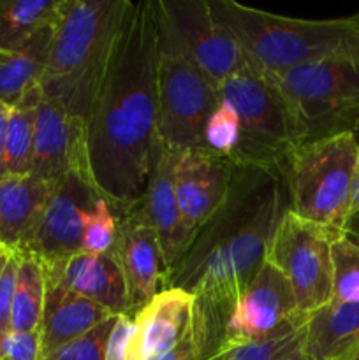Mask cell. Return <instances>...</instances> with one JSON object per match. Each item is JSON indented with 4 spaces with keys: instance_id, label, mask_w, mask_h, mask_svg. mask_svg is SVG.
Returning a JSON list of instances; mask_svg holds the SVG:
<instances>
[{
    "instance_id": "6da1fadb",
    "label": "cell",
    "mask_w": 359,
    "mask_h": 360,
    "mask_svg": "<svg viewBox=\"0 0 359 360\" xmlns=\"http://www.w3.org/2000/svg\"><path fill=\"white\" fill-rule=\"evenodd\" d=\"M153 0H130L84 130L88 174L116 218L143 200L158 141Z\"/></svg>"
},
{
    "instance_id": "7a4b0ae2",
    "label": "cell",
    "mask_w": 359,
    "mask_h": 360,
    "mask_svg": "<svg viewBox=\"0 0 359 360\" xmlns=\"http://www.w3.org/2000/svg\"><path fill=\"white\" fill-rule=\"evenodd\" d=\"M289 195L280 171L234 164L227 195L165 280L199 299L217 329L266 260Z\"/></svg>"
},
{
    "instance_id": "3957f363",
    "label": "cell",
    "mask_w": 359,
    "mask_h": 360,
    "mask_svg": "<svg viewBox=\"0 0 359 360\" xmlns=\"http://www.w3.org/2000/svg\"><path fill=\"white\" fill-rule=\"evenodd\" d=\"M130 0H62L39 90L87 123Z\"/></svg>"
},
{
    "instance_id": "277c9868",
    "label": "cell",
    "mask_w": 359,
    "mask_h": 360,
    "mask_svg": "<svg viewBox=\"0 0 359 360\" xmlns=\"http://www.w3.org/2000/svg\"><path fill=\"white\" fill-rule=\"evenodd\" d=\"M215 16L241 48L245 62L267 77L320 60L359 58V25L352 18L301 20L210 0Z\"/></svg>"
},
{
    "instance_id": "5b68a950",
    "label": "cell",
    "mask_w": 359,
    "mask_h": 360,
    "mask_svg": "<svg viewBox=\"0 0 359 360\" xmlns=\"http://www.w3.org/2000/svg\"><path fill=\"white\" fill-rule=\"evenodd\" d=\"M358 153L354 132L298 144L284 169L289 210L303 220L344 232Z\"/></svg>"
},
{
    "instance_id": "8992f818",
    "label": "cell",
    "mask_w": 359,
    "mask_h": 360,
    "mask_svg": "<svg viewBox=\"0 0 359 360\" xmlns=\"http://www.w3.org/2000/svg\"><path fill=\"white\" fill-rule=\"evenodd\" d=\"M271 79L287 105L298 144L354 132L359 122V58L320 60Z\"/></svg>"
},
{
    "instance_id": "52a82bcc",
    "label": "cell",
    "mask_w": 359,
    "mask_h": 360,
    "mask_svg": "<svg viewBox=\"0 0 359 360\" xmlns=\"http://www.w3.org/2000/svg\"><path fill=\"white\" fill-rule=\"evenodd\" d=\"M218 97L236 109L241 137L231 160L238 165L280 171L298 146L287 105L271 77L248 63L218 84Z\"/></svg>"
},
{
    "instance_id": "ba28073f",
    "label": "cell",
    "mask_w": 359,
    "mask_h": 360,
    "mask_svg": "<svg viewBox=\"0 0 359 360\" xmlns=\"http://www.w3.org/2000/svg\"><path fill=\"white\" fill-rule=\"evenodd\" d=\"M153 13L158 51L189 60L217 88L246 63L210 0H153Z\"/></svg>"
},
{
    "instance_id": "9c48e42d",
    "label": "cell",
    "mask_w": 359,
    "mask_h": 360,
    "mask_svg": "<svg viewBox=\"0 0 359 360\" xmlns=\"http://www.w3.org/2000/svg\"><path fill=\"white\" fill-rule=\"evenodd\" d=\"M137 360H203L220 347L222 333L211 323L199 299L168 287L134 315Z\"/></svg>"
},
{
    "instance_id": "30bf717a",
    "label": "cell",
    "mask_w": 359,
    "mask_h": 360,
    "mask_svg": "<svg viewBox=\"0 0 359 360\" xmlns=\"http://www.w3.org/2000/svg\"><path fill=\"white\" fill-rule=\"evenodd\" d=\"M341 232L306 221L291 210L282 217L266 262L271 264L291 285L298 311H317L333 299L331 245Z\"/></svg>"
},
{
    "instance_id": "8fae6325",
    "label": "cell",
    "mask_w": 359,
    "mask_h": 360,
    "mask_svg": "<svg viewBox=\"0 0 359 360\" xmlns=\"http://www.w3.org/2000/svg\"><path fill=\"white\" fill-rule=\"evenodd\" d=\"M218 102L217 86L194 63L158 51V141L172 153L206 150L204 129Z\"/></svg>"
},
{
    "instance_id": "7c38bea8",
    "label": "cell",
    "mask_w": 359,
    "mask_h": 360,
    "mask_svg": "<svg viewBox=\"0 0 359 360\" xmlns=\"http://www.w3.org/2000/svg\"><path fill=\"white\" fill-rule=\"evenodd\" d=\"M101 197L92 183L88 167L73 169L53 183L39 224L23 250L44 269H53L83 252L84 218Z\"/></svg>"
},
{
    "instance_id": "4fadbf2b",
    "label": "cell",
    "mask_w": 359,
    "mask_h": 360,
    "mask_svg": "<svg viewBox=\"0 0 359 360\" xmlns=\"http://www.w3.org/2000/svg\"><path fill=\"white\" fill-rule=\"evenodd\" d=\"M303 316L296 306L291 285L264 260L259 273L241 292L224 323L222 347L259 343L284 333Z\"/></svg>"
},
{
    "instance_id": "5bb4252c",
    "label": "cell",
    "mask_w": 359,
    "mask_h": 360,
    "mask_svg": "<svg viewBox=\"0 0 359 360\" xmlns=\"http://www.w3.org/2000/svg\"><path fill=\"white\" fill-rule=\"evenodd\" d=\"M123 217H130L155 232L164 259L165 280H168L169 274L185 257L196 234L185 224L180 211L175 186H172L171 155L160 141H157L155 146L150 181L143 200L137 204L136 210Z\"/></svg>"
},
{
    "instance_id": "9a60e30c",
    "label": "cell",
    "mask_w": 359,
    "mask_h": 360,
    "mask_svg": "<svg viewBox=\"0 0 359 360\" xmlns=\"http://www.w3.org/2000/svg\"><path fill=\"white\" fill-rule=\"evenodd\" d=\"M169 155L180 211L196 234L225 200L234 162L210 150L169 151Z\"/></svg>"
},
{
    "instance_id": "2e32d148",
    "label": "cell",
    "mask_w": 359,
    "mask_h": 360,
    "mask_svg": "<svg viewBox=\"0 0 359 360\" xmlns=\"http://www.w3.org/2000/svg\"><path fill=\"white\" fill-rule=\"evenodd\" d=\"M84 130L87 123L41 94L35 111L30 174L41 181L55 183L73 169L88 167Z\"/></svg>"
},
{
    "instance_id": "e0dca14e",
    "label": "cell",
    "mask_w": 359,
    "mask_h": 360,
    "mask_svg": "<svg viewBox=\"0 0 359 360\" xmlns=\"http://www.w3.org/2000/svg\"><path fill=\"white\" fill-rule=\"evenodd\" d=\"M113 255L125 283L129 315L134 316L165 288V266L157 236L130 217H120Z\"/></svg>"
},
{
    "instance_id": "ac0fdd59",
    "label": "cell",
    "mask_w": 359,
    "mask_h": 360,
    "mask_svg": "<svg viewBox=\"0 0 359 360\" xmlns=\"http://www.w3.org/2000/svg\"><path fill=\"white\" fill-rule=\"evenodd\" d=\"M46 285L88 299L111 315H129L123 276L115 255L80 252L53 269H44Z\"/></svg>"
},
{
    "instance_id": "d6986e66",
    "label": "cell",
    "mask_w": 359,
    "mask_h": 360,
    "mask_svg": "<svg viewBox=\"0 0 359 360\" xmlns=\"http://www.w3.org/2000/svg\"><path fill=\"white\" fill-rule=\"evenodd\" d=\"M53 183L32 174L0 178V245L21 252L35 231Z\"/></svg>"
},
{
    "instance_id": "ffe728a7",
    "label": "cell",
    "mask_w": 359,
    "mask_h": 360,
    "mask_svg": "<svg viewBox=\"0 0 359 360\" xmlns=\"http://www.w3.org/2000/svg\"><path fill=\"white\" fill-rule=\"evenodd\" d=\"M108 309L70 292L46 285V306L41 326L42 359L62 345L90 333L92 329L111 319Z\"/></svg>"
},
{
    "instance_id": "44dd1931",
    "label": "cell",
    "mask_w": 359,
    "mask_h": 360,
    "mask_svg": "<svg viewBox=\"0 0 359 360\" xmlns=\"http://www.w3.org/2000/svg\"><path fill=\"white\" fill-rule=\"evenodd\" d=\"M358 341L359 301H331L308 315L301 352L308 360H340Z\"/></svg>"
},
{
    "instance_id": "7402d4cb",
    "label": "cell",
    "mask_w": 359,
    "mask_h": 360,
    "mask_svg": "<svg viewBox=\"0 0 359 360\" xmlns=\"http://www.w3.org/2000/svg\"><path fill=\"white\" fill-rule=\"evenodd\" d=\"M53 27L39 34L21 49H0V102L14 105L21 97L39 86Z\"/></svg>"
},
{
    "instance_id": "603a6c76",
    "label": "cell",
    "mask_w": 359,
    "mask_h": 360,
    "mask_svg": "<svg viewBox=\"0 0 359 360\" xmlns=\"http://www.w3.org/2000/svg\"><path fill=\"white\" fill-rule=\"evenodd\" d=\"M62 0H0V49H21L51 28Z\"/></svg>"
},
{
    "instance_id": "cb8c5ba5",
    "label": "cell",
    "mask_w": 359,
    "mask_h": 360,
    "mask_svg": "<svg viewBox=\"0 0 359 360\" xmlns=\"http://www.w3.org/2000/svg\"><path fill=\"white\" fill-rule=\"evenodd\" d=\"M46 306L44 267L30 255L18 253L16 283L11 311V330L37 333L41 330Z\"/></svg>"
},
{
    "instance_id": "d4e9b609",
    "label": "cell",
    "mask_w": 359,
    "mask_h": 360,
    "mask_svg": "<svg viewBox=\"0 0 359 360\" xmlns=\"http://www.w3.org/2000/svg\"><path fill=\"white\" fill-rule=\"evenodd\" d=\"M41 90L35 86L14 105H11L7 122L6 151H4V171L6 176H27L32 169L34 150V125Z\"/></svg>"
},
{
    "instance_id": "484cf974",
    "label": "cell",
    "mask_w": 359,
    "mask_h": 360,
    "mask_svg": "<svg viewBox=\"0 0 359 360\" xmlns=\"http://www.w3.org/2000/svg\"><path fill=\"white\" fill-rule=\"evenodd\" d=\"M308 315L299 316L284 333L259 343L243 345V347H222L218 360H291L299 354L305 340V327Z\"/></svg>"
},
{
    "instance_id": "4316f807",
    "label": "cell",
    "mask_w": 359,
    "mask_h": 360,
    "mask_svg": "<svg viewBox=\"0 0 359 360\" xmlns=\"http://www.w3.org/2000/svg\"><path fill=\"white\" fill-rule=\"evenodd\" d=\"M333 264V302L359 301V241L345 232L331 245Z\"/></svg>"
},
{
    "instance_id": "83f0119b",
    "label": "cell",
    "mask_w": 359,
    "mask_h": 360,
    "mask_svg": "<svg viewBox=\"0 0 359 360\" xmlns=\"http://www.w3.org/2000/svg\"><path fill=\"white\" fill-rule=\"evenodd\" d=\"M239 137H241V127H239L238 112L227 101L218 97L217 105L204 129L206 150L231 158L238 148Z\"/></svg>"
},
{
    "instance_id": "f1b7e54d",
    "label": "cell",
    "mask_w": 359,
    "mask_h": 360,
    "mask_svg": "<svg viewBox=\"0 0 359 360\" xmlns=\"http://www.w3.org/2000/svg\"><path fill=\"white\" fill-rule=\"evenodd\" d=\"M118 234V218L108 204V200L97 197L92 210L84 218L83 252L94 255L111 253Z\"/></svg>"
},
{
    "instance_id": "f546056e",
    "label": "cell",
    "mask_w": 359,
    "mask_h": 360,
    "mask_svg": "<svg viewBox=\"0 0 359 360\" xmlns=\"http://www.w3.org/2000/svg\"><path fill=\"white\" fill-rule=\"evenodd\" d=\"M116 316L104 320L95 329L69 343L62 345L60 348L53 350L42 360H104L106 343H108L109 333L113 329Z\"/></svg>"
},
{
    "instance_id": "4dcf8cb0",
    "label": "cell",
    "mask_w": 359,
    "mask_h": 360,
    "mask_svg": "<svg viewBox=\"0 0 359 360\" xmlns=\"http://www.w3.org/2000/svg\"><path fill=\"white\" fill-rule=\"evenodd\" d=\"M104 360H137V327L132 315H116Z\"/></svg>"
},
{
    "instance_id": "1f68e13d",
    "label": "cell",
    "mask_w": 359,
    "mask_h": 360,
    "mask_svg": "<svg viewBox=\"0 0 359 360\" xmlns=\"http://www.w3.org/2000/svg\"><path fill=\"white\" fill-rule=\"evenodd\" d=\"M0 360H42L41 333L11 330L0 343Z\"/></svg>"
},
{
    "instance_id": "d6a6232c",
    "label": "cell",
    "mask_w": 359,
    "mask_h": 360,
    "mask_svg": "<svg viewBox=\"0 0 359 360\" xmlns=\"http://www.w3.org/2000/svg\"><path fill=\"white\" fill-rule=\"evenodd\" d=\"M18 253L11 257L9 264L0 276V343L11 333V311H13V294L16 283Z\"/></svg>"
},
{
    "instance_id": "836d02e7",
    "label": "cell",
    "mask_w": 359,
    "mask_h": 360,
    "mask_svg": "<svg viewBox=\"0 0 359 360\" xmlns=\"http://www.w3.org/2000/svg\"><path fill=\"white\" fill-rule=\"evenodd\" d=\"M11 105L0 102V178L6 176L4 171V151H6V134H7V122H9Z\"/></svg>"
},
{
    "instance_id": "e575fe53",
    "label": "cell",
    "mask_w": 359,
    "mask_h": 360,
    "mask_svg": "<svg viewBox=\"0 0 359 360\" xmlns=\"http://www.w3.org/2000/svg\"><path fill=\"white\" fill-rule=\"evenodd\" d=\"M359 213V153H358V164H355L354 179H352V193H351V214Z\"/></svg>"
},
{
    "instance_id": "d590c367",
    "label": "cell",
    "mask_w": 359,
    "mask_h": 360,
    "mask_svg": "<svg viewBox=\"0 0 359 360\" xmlns=\"http://www.w3.org/2000/svg\"><path fill=\"white\" fill-rule=\"evenodd\" d=\"M344 232L347 236H351V238L358 239L359 241V213L348 217L347 224H345V227H344Z\"/></svg>"
},
{
    "instance_id": "8d00e7d4",
    "label": "cell",
    "mask_w": 359,
    "mask_h": 360,
    "mask_svg": "<svg viewBox=\"0 0 359 360\" xmlns=\"http://www.w3.org/2000/svg\"><path fill=\"white\" fill-rule=\"evenodd\" d=\"M14 253H16V252H11L9 248H6V246L0 245V276H2L4 269H6V266L9 264L11 257H13Z\"/></svg>"
},
{
    "instance_id": "74e56055",
    "label": "cell",
    "mask_w": 359,
    "mask_h": 360,
    "mask_svg": "<svg viewBox=\"0 0 359 360\" xmlns=\"http://www.w3.org/2000/svg\"><path fill=\"white\" fill-rule=\"evenodd\" d=\"M340 360H359V341Z\"/></svg>"
},
{
    "instance_id": "f35d334b",
    "label": "cell",
    "mask_w": 359,
    "mask_h": 360,
    "mask_svg": "<svg viewBox=\"0 0 359 360\" xmlns=\"http://www.w3.org/2000/svg\"><path fill=\"white\" fill-rule=\"evenodd\" d=\"M220 345H222V343H220ZM218 359H220V347L215 348V350L211 352V354H208L206 357H204L203 360H218Z\"/></svg>"
},
{
    "instance_id": "ab89813d",
    "label": "cell",
    "mask_w": 359,
    "mask_h": 360,
    "mask_svg": "<svg viewBox=\"0 0 359 360\" xmlns=\"http://www.w3.org/2000/svg\"><path fill=\"white\" fill-rule=\"evenodd\" d=\"M291 360H308V359H306L305 355H303V352H299V354H296L294 357H292Z\"/></svg>"
},
{
    "instance_id": "60d3db41",
    "label": "cell",
    "mask_w": 359,
    "mask_h": 360,
    "mask_svg": "<svg viewBox=\"0 0 359 360\" xmlns=\"http://www.w3.org/2000/svg\"><path fill=\"white\" fill-rule=\"evenodd\" d=\"M354 137H355V141H358V144H359V122H358V125H355V129H354Z\"/></svg>"
},
{
    "instance_id": "b9f144b4",
    "label": "cell",
    "mask_w": 359,
    "mask_h": 360,
    "mask_svg": "<svg viewBox=\"0 0 359 360\" xmlns=\"http://www.w3.org/2000/svg\"><path fill=\"white\" fill-rule=\"evenodd\" d=\"M352 18V20H354L355 21V23H358L359 25V13L358 14H354V16H351Z\"/></svg>"
}]
</instances>
